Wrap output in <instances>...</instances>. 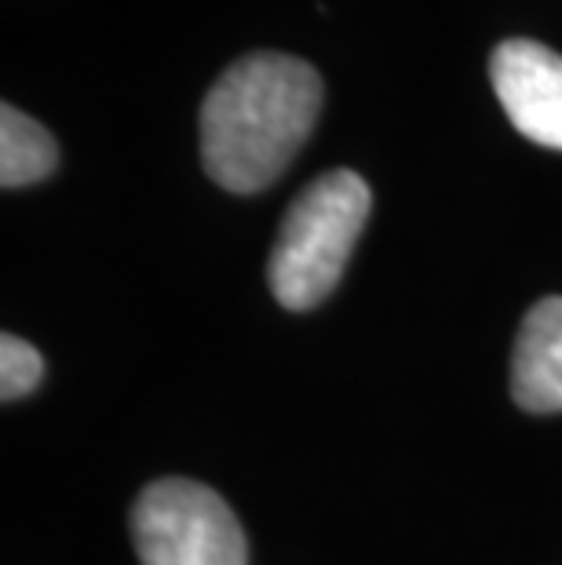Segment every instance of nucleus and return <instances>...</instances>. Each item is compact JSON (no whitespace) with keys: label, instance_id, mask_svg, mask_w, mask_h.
<instances>
[{"label":"nucleus","instance_id":"nucleus-1","mask_svg":"<svg viewBox=\"0 0 562 565\" xmlns=\"http://www.w3.org/2000/svg\"><path fill=\"white\" fill-rule=\"evenodd\" d=\"M321 110V77L304 58L245 55L201 103V161L231 194L271 186L307 142Z\"/></svg>","mask_w":562,"mask_h":565},{"label":"nucleus","instance_id":"nucleus-2","mask_svg":"<svg viewBox=\"0 0 562 565\" xmlns=\"http://www.w3.org/2000/svg\"><path fill=\"white\" fill-rule=\"evenodd\" d=\"M373 194L358 172L318 175L289 204L271 252L267 281L285 310H310L340 285L358 237L365 231Z\"/></svg>","mask_w":562,"mask_h":565},{"label":"nucleus","instance_id":"nucleus-3","mask_svg":"<svg viewBox=\"0 0 562 565\" xmlns=\"http://www.w3.org/2000/svg\"><path fill=\"white\" fill-rule=\"evenodd\" d=\"M142 565H248V544L220 492L190 478H158L131 508Z\"/></svg>","mask_w":562,"mask_h":565},{"label":"nucleus","instance_id":"nucleus-4","mask_svg":"<svg viewBox=\"0 0 562 565\" xmlns=\"http://www.w3.org/2000/svg\"><path fill=\"white\" fill-rule=\"evenodd\" d=\"M489 81L508 121L526 139L562 150V55L537 41L511 38L489 55Z\"/></svg>","mask_w":562,"mask_h":565},{"label":"nucleus","instance_id":"nucleus-5","mask_svg":"<svg viewBox=\"0 0 562 565\" xmlns=\"http://www.w3.org/2000/svg\"><path fill=\"white\" fill-rule=\"evenodd\" d=\"M511 398L537 416L562 413V296L526 310L511 351Z\"/></svg>","mask_w":562,"mask_h":565},{"label":"nucleus","instance_id":"nucleus-6","mask_svg":"<svg viewBox=\"0 0 562 565\" xmlns=\"http://www.w3.org/2000/svg\"><path fill=\"white\" fill-rule=\"evenodd\" d=\"M59 147L47 128L33 117L15 110L11 103L0 106V186L19 190L33 186L55 172Z\"/></svg>","mask_w":562,"mask_h":565},{"label":"nucleus","instance_id":"nucleus-7","mask_svg":"<svg viewBox=\"0 0 562 565\" xmlns=\"http://www.w3.org/2000/svg\"><path fill=\"white\" fill-rule=\"evenodd\" d=\"M44 380V358L38 347H30L19 335L4 332L0 335V398L15 402L26 398L30 391H38Z\"/></svg>","mask_w":562,"mask_h":565}]
</instances>
